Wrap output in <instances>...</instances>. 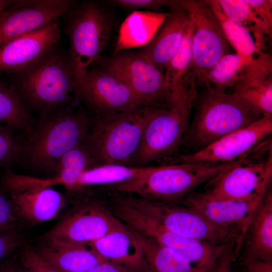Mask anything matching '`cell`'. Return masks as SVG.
<instances>
[{"mask_svg": "<svg viewBox=\"0 0 272 272\" xmlns=\"http://www.w3.org/2000/svg\"><path fill=\"white\" fill-rule=\"evenodd\" d=\"M0 123L14 130L33 133L30 115L12 86L0 80Z\"/></svg>", "mask_w": 272, "mask_h": 272, "instance_id": "obj_30", "label": "cell"}, {"mask_svg": "<svg viewBox=\"0 0 272 272\" xmlns=\"http://www.w3.org/2000/svg\"><path fill=\"white\" fill-rule=\"evenodd\" d=\"M167 17L151 41L139 52L161 72L166 67L178 49L190 20L180 0H175Z\"/></svg>", "mask_w": 272, "mask_h": 272, "instance_id": "obj_19", "label": "cell"}, {"mask_svg": "<svg viewBox=\"0 0 272 272\" xmlns=\"http://www.w3.org/2000/svg\"><path fill=\"white\" fill-rule=\"evenodd\" d=\"M61 17L63 32L69 39L67 53L75 72L77 88L86 71L106 47L114 21L107 8L96 1L77 3Z\"/></svg>", "mask_w": 272, "mask_h": 272, "instance_id": "obj_3", "label": "cell"}, {"mask_svg": "<svg viewBox=\"0 0 272 272\" xmlns=\"http://www.w3.org/2000/svg\"><path fill=\"white\" fill-rule=\"evenodd\" d=\"M205 86L186 139L189 146L196 148V151L263 116L234 93L227 94L211 86Z\"/></svg>", "mask_w": 272, "mask_h": 272, "instance_id": "obj_6", "label": "cell"}, {"mask_svg": "<svg viewBox=\"0 0 272 272\" xmlns=\"http://www.w3.org/2000/svg\"><path fill=\"white\" fill-rule=\"evenodd\" d=\"M254 14L272 30V1L246 0Z\"/></svg>", "mask_w": 272, "mask_h": 272, "instance_id": "obj_38", "label": "cell"}, {"mask_svg": "<svg viewBox=\"0 0 272 272\" xmlns=\"http://www.w3.org/2000/svg\"><path fill=\"white\" fill-rule=\"evenodd\" d=\"M75 100L83 102L97 116L145 107L121 80L95 64L79 82Z\"/></svg>", "mask_w": 272, "mask_h": 272, "instance_id": "obj_13", "label": "cell"}, {"mask_svg": "<svg viewBox=\"0 0 272 272\" xmlns=\"http://www.w3.org/2000/svg\"><path fill=\"white\" fill-rule=\"evenodd\" d=\"M144 108L96 116L83 142L99 165L134 166L145 122Z\"/></svg>", "mask_w": 272, "mask_h": 272, "instance_id": "obj_7", "label": "cell"}, {"mask_svg": "<svg viewBox=\"0 0 272 272\" xmlns=\"http://www.w3.org/2000/svg\"><path fill=\"white\" fill-rule=\"evenodd\" d=\"M233 88V93L251 108L272 117V74L241 80Z\"/></svg>", "mask_w": 272, "mask_h": 272, "instance_id": "obj_28", "label": "cell"}, {"mask_svg": "<svg viewBox=\"0 0 272 272\" xmlns=\"http://www.w3.org/2000/svg\"><path fill=\"white\" fill-rule=\"evenodd\" d=\"M148 167L118 164L100 165L85 171L72 190L92 185H109L110 186L124 183L138 176Z\"/></svg>", "mask_w": 272, "mask_h": 272, "instance_id": "obj_27", "label": "cell"}, {"mask_svg": "<svg viewBox=\"0 0 272 272\" xmlns=\"http://www.w3.org/2000/svg\"><path fill=\"white\" fill-rule=\"evenodd\" d=\"M272 117L262 116L253 124L230 133L193 153L167 159V164H226L253 152L272 131Z\"/></svg>", "mask_w": 272, "mask_h": 272, "instance_id": "obj_14", "label": "cell"}, {"mask_svg": "<svg viewBox=\"0 0 272 272\" xmlns=\"http://www.w3.org/2000/svg\"><path fill=\"white\" fill-rule=\"evenodd\" d=\"M108 209L128 230L182 255L195 272H215L220 258L232 248L185 238L170 232L122 194L114 197Z\"/></svg>", "mask_w": 272, "mask_h": 272, "instance_id": "obj_4", "label": "cell"}, {"mask_svg": "<svg viewBox=\"0 0 272 272\" xmlns=\"http://www.w3.org/2000/svg\"><path fill=\"white\" fill-rule=\"evenodd\" d=\"M126 196L130 203L170 232L215 245L234 247L235 254L241 248L242 240L239 233L215 226L190 208Z\"/></svg>", "mask_w": 272, "mask_h": 272, "instance_id": "obj_9", "label": "cell"}, {"mask_svg": "<svg viewBox=\"0 0 272 272\" xmlns=\"http://www.w3.org/2000/svg\"><path fill=\"white\" fill-rule=\"evenodd\" d=\"M16 215L33 222L54 218L64 204V197L50 187H38L9 193Z\"/></svg>", "mask_w": 272, "mask_h": 272, "instance_id": "obj_22", "label": "cell"}, {"mask_svg": "<svg viewBox=\"0 0 272 272\" xmlns=\"http://www.w3.org/2000/svg\"><path fill=\"white\" fill-rule=\"evenodd\" d=\"M168 14L153 11L132 12L120 28L114 53L147 45Z\"/></svg>", "mask_w": 272, "mask_h": 272, "instance_id": "obj_25", "label": "cell"}, {"mask_svg": "<svg viewBox=\"0 0 272 272\" xmlns=\"http://www.w3.org/2000/svg\"><path fill=\"white\" fill-rule=\"evenodd\" d=\"M71 108L41 114L37 129L22 145L21 155H25L31 165L54 171L58 160L84 141L91 120L82 109Z\"/></svg>", "mask_w": 272, "mask_h": 272, "instance_id": "obj_5", "label": "cell"}, {"mask_svg": "<svg viewBox=\"0 0 272 272\" xmlns=\"http://www.w3.org/2000/svg\"><path fill=\"white\" fill-rule=\"evenodd\" d=\"M20 244L16 233L0 231V260L16 249Z\"/></svg>", "mask_w": 272, "mask_h": 272, "instance_id": "obj_39", "label": "cell"}, {"mask_svg": "<svg viewBox=\"0 0 272 272\" xmlns=\"http://www.w3.org/2000/svg\"><path fill=\"white\" fill-rule=\"evenodd\" d=\"M232 250L226 251L220 258L215 272H232Z\"/></svg>", "mask_w": 272, "mask_h": 272, "instance_id": "obj_42", "label": "cell"}, {"mask_svg": "<svg viewBox=\"0 0 272 272\" xmlns=\"http://www.w3.org/2000/svg\"><path fill=\"white\" fill-rule=\"evenodd\" d=\"M16 76L12 87L26 107L27 105L42 114L74 105L75 72L67 52L58 45Z\"/></svg>", "mask_w": 272, "mask_h": 272, "instance_id": "obj_1", "label": "cell"}, {"mask_svg": "<svg viewBox=\"0 0 272 272\" xmlns=\"http://www.w3.org/2000/svg\"><path fill=\"white\" fill-rule=\"evenodd\" d=\"M192 105L174 100L162 106L145 107V125L134 166L167 159L177 151L186 131Z\"/></svg>", "mask_w": 272, "mask_h": 272, "instance_id": "obj_8", "label": "cell"}, {"mask_svg": "<svg viewBox=\"0 0 272 272\" xmlns=\"http://www.w3.org/2000/svg\"><path fill=\"white\" fill-rule=\"evenodd\" d=\"M194 25L190 20L178 49L169 61L164 75L170 95L183 85V80L189 70L192 60V42Z\"/></svg>", "mask_w": 272, "mask_h": 272, "instance_id": "obj_31", "label": "cell"}, {"mask_svg": "<svg viewBox=\"0 0 272 272\" xmlns=\"http://www.w3.org/2000/svg\"><path fill=\"white\" fill-rule=\"evenodd\" d=\"M86 272H129L124 268L105 261L94 266Z\"/></svg>", "mask_w": 272, "mask_h": 272, "instance_id": "obj_41", "label": "cell"}, {"mask_svg": "<svg viewBox=\"0 0 272 272\" xmlns=\"http://www.w3.org/2000/svg\"><path fill=\"white\" fill-rule=\"evenodd\" d=\"M0 188V231L16 233V213L11 199Z\"/></svg>", "mask_w": 272, "mask_h": 272, "instance_id": "obj_36", "label": "cell"}, {"mask_svg": "<svg viewBox=\"0 0 272 272\" xmlns=\"http://www.w3.org/2000/svg\"><path fill=\"white\" fill-rule=\"evenodd\" d=\"M265 59V54L262 52L252 59H246L236 53L226 54L203 74L198 85L225 91L259 68Z\"/></svg>", "mask_w": 272, "mask_h": 272, "instance_id": "obj_24", "label": "cell"}, {"mask_svg": "<svg viewBox=\"0 0 272 272\" xmlns=\"http://www.w3.org/2000/svg\"><path fill=\"white\" fill-rule=\"evenodd\" d=\"M13 128L0 123V167L8 168L21 155L23 143Z\"/></svg>", "mask_w": 272, "mask_h": 272, "instance_id": "obj_34", "label": "cell"}, {"mask_svg": "<svg viewBox=\"0 0 272 272\" xmlns=\"http://www.w3.org/2000/svg\"><path fill=\"white\" fill-rule=\"evenodd\" d=\"M98 165L91 151L83 142L58 160L54 171L59 178L60 185L72 190L85 171Z\"/></svg>", "mask_w": 272, "mask_h": 272, "instance_id": "obj_29", "label": "cell"}, {"mask_svg": "<svg viewBox=\"0 0 272 272\" xmlns=\"http://www.w3.org/2000/svg\"><path fill=\"white\" fill-rule=\"evenodd\" d=\"M224 15L231 21L246 27L254 34L255 42L261 50L264 35L271 38L272 30L268 28L253 13L246 0H217Z\"/></svg>", "mask_w": 272, "mask_h": 272, "instance_id": "obj_33", "label": "cell"}, {"mask_svg": "<svg viewBox=\"0 0 272 272\" xmlns=\"http://www.w3.org/2000/svg\"><path fill=\"white\" fill-rule=\"evenodd\" d=\"M36 252L59 272H86L106 261L89 245L53 240Z\"/></svg>", "mask_w": 272, "mask_h": 272, "instance_id": "obj_21", "label": "cell"}, {"mask_svg": "<svg viewBox=\"0 0 272 272\" xmlns=\"http://www.w3.org/2000/svg\"><path fill=\"white\" fill-rule=\"evenodd\" d=\"M246 272H272V261L244 259Z\"/></svg>", "mask_w": 272, "mask_h": 272, "instance_id": "obj_40", "label": "cell"}, {"mask_svg": "<svg viewBox=\"0 0 272 272\" xmlns=\"http://www.w3.org/2000/svg\"><path fill=\"white\" fill-rule=\"evenodd\" d=\"M244 259L272 261V193L266 194L249 223Z\"/></svg>", "mask_w": 272, "mask_h": 272, "instance_id": "obj_23", "label": "cell"}, {"mask_svg": "<svg viewBox=\"0 0 272 272\" xmlns=\"http://www.w3.org/2000/svg\"><path fill=\"white\" fill-rule=\"evenodd\" d=\"M108 2L129 11L134 12L146 9L160 12L163 7L170 8L174 4L175 0H112Z\"/></svg>", "mask_w": 272, "mask_h": 272, "instance_id": "obj_35", "label": "cell"}, {"mask_svg": "<svg viewBox=\"0 0 272 272\" xmlns=\"http://www.w3.org/2000/svg\"><path fill=\"white\" fill-rule=\"evenodd\" d=\"M235 162L226 164L174 163L148 166L132 180L109 187L119 192L134 194L150 200L177 204L190 191L209 182Z\"/></svg>", "mask_w": 272, "mask_h": 272, "instance_id": "obj_2", "label": "cell"}, {"mask_svg": "<svg viewBox=\"0 0 272 272\" xmlns=\"http://www.w3.org/2000/svg\"><path fill=\"white\" fill-rule=\"evenodd\" d=\"M79 208L50 231L48 240L89 245L124 226L100 203H85Z\"/></svg>", "mask_w": 272, "mask_h": 272, "instance_id": "obj_16", "label": "cell"}, {"mask_svg": "<svg viewBox=\"0 0 272 272\" xmlns=\"http://www.w3.org/2000/svg\"><path fill=\"white\" fill-rule=\"evenodd\" d=\"M77 3L73 0L14 1L0 16V48L57 20Z\"/></svg>", "mask_w": 272, "mask_h": 272, "instance_id": "obj_15", "label": "cell"}, {"mask_svg": "<svg viewBox=\"0 0 272 272\" xmlns=\"http://www.w3.org/2000/svg\"><path fill=\"white\" fill-rule=\"evenodd\" d=\"M92 64L121 80L145 106H162L169 102L164 74L139 51H119L108 57L101 55Z\"/></svg>", "mask_w": 272, "mask_h": 272, "instance_id": "obj_10", "label": "cell"}, {"mask_svg": "<svg viewBox=\"0 0 272 272\" xmlns=\"http://www.w3.org/2000/svg\"><path fill=\"white\" fill-rule=\"evenodd\" d=\"M264 196L232 199L212 197L202 192L187 195L181 202L215 226L239 233L243 242L249 223Z\"/></svg>", "mask_w": 272, "mask_h": 272, "instance_id": "obj_18", "label": "cell"}, {"mask_svg": "<svg viewBox=\"0 0 272 272\" xmlns=\"http://www.w3.org/2000/svg\"><path fill=\"white\" fill-rule=\"evenodd\" d=\"M130 231L143 251L148 272H195L187 260L176 251Z\"/></svg>", "mask_w": 272, "mask_h": 272, "instance_id": "obj_26", "label": "cell"}, {"mask_svg": "<svg viewBox=\"0 0 272 272\" xmlns=\"http://www.w3.org/2000/svg\"><path fill=\"white\" fill-rule=\"evenodd\" d=\"M194 23L192 60L184 78L198 82L223 56L231 53L220 22L207 0H180Z\"/></svg>", "mask_w": 272, "mask_h": 272, "instance_id": "obj_11", "label": "cell"}, {"mask_svg": "<svg viewBox=\"0 0 272 272\" xmlns=\"http://www.w3.org/2000/svg\"><path fill=\"white\" fill-rule=\"evenodd\" d=\"M22 263L25 268L33 272H59L36 252L29 248H27L23 254Z\"/></svg>", "mask_w": 272, "mask_h": 272, "instance_id": "obj_37", "label": "cell"}, {"mask_svg": "<svg viewBox=\"0 0 272 272\" xmlns=\"http://www.w3.org/2000/svg\"><path fill=\"white\" fill-rule=\"evenodd\" d=\"M61 30L58 20L20 36L0 48V75H18L58 45Z\"/></svg>", "mask_w": 272, "mask_h": 272, "instance_id": "obj_17", "label": "cell"}, {"mask_svg": "<svg viewBox=\"0 0 272 272\" xmlns=\"http://www.w3.org/2000/svg\"><path fill=\"white\" fill-rule=\"evenodd\" d=\"M14 1L0 0V16L10 6Z\"/></svg>", "mask_w": 272, "mask_h": 272, "instance_id": "obj_44", "label": "cell"}, {"mask_svg": "<svg viewBox=\"0 0 272 272\" xmlns=\"http://www.w3.org/2000/svg\"><path fill=\"white\" fill-rule=\"evenodd\" d=\"M0 272H16V268L11 262H7L0 266Z\"/></svg>", "mask_w": 272, "mask_h": 272, "instance_id": "obj_43", "label": "cell"}, {"mask_svg": "<svg viewBox=\"0 0 272 272\" xmlns=\"http://www.w3.org/2000/svg\"><path fill=\"white\" fill-rule=\"evenodd\" d=\"M218 18L226 38L236 53L246 59H252L260 51L250 32L243 26L228 18L223 13L217 0H207Z\"/></svg>", "mask_w": 272, "mask_h": 272, "instance_id": "obj_32", "label": "cell"}, {"mask_svg": "<svg viewBox=\"0 0 272 272\" xmlns=\"http://www.w3.org/2000/svg\"><path fill=\"white\" fill-rule=\"evenodd\" d=\"M89 245L103 259L129 272L149 271L140 245L124 225Z\"/></svg>", "mask_w": 272, "mask_h": 272, "instance_id": "obj_20", "label": "cell"}, {"mask_svg": "<svg viewBox=\"0 0 272 272\" xmlns=\"http://www.w3.org/2000/svg\"><path fill=\"white\" fill-rule=\"evenodd\" d=\"M258 147L208 182L203 193L212 197L232 199L264 196L272 177V152L255 156Z\"/></svg>", "mask_w": 272, "mask_h": 272, "instance_id": "obj_12", "label": "cell"}, {"mask_svg": "<svg viewBox=\"0 0 272 272\" xmlns=\"http://www.w3.org/2000/svg\"><path fill=\"white\" fill-rule=\"evenodd\" d=\"M16 272H33V271H32L30 269L25 267V268H23L22 269H16Z\"/></svg>", "mask_w": 272, "mask_h": 272, "instance_id": "obj_45", "label": "cell"}]
</instances>
